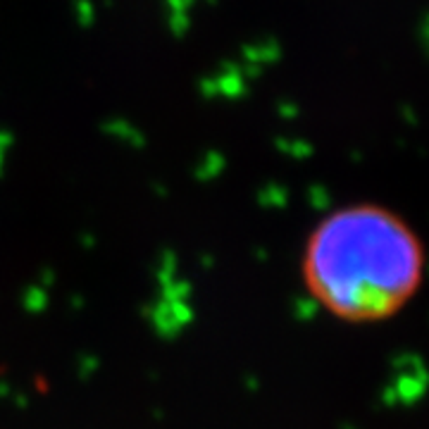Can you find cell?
<instances>
[{
  "mask_svg": "<svg viewBox=\"0 0 429 429\" xmlns=\"http://www.w3.org/2000/svg\"><path fill=\"white\" fill-rule=\"evenodd\" d=\"M429 255L403 214L377 203L327 212L305 239V291L329 317L381 324L398 317L427 279Z\"/></svg>",
  "mask_w": 429,
  "mask_h": 429,
  "instance_id": "cell-1",
  "label": "cell"
}]
</instances>
